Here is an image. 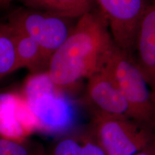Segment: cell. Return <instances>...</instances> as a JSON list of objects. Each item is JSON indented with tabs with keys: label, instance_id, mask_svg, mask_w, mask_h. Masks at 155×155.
Returning <instances> with one entry per match:
<instances>
[{
	"label": "cell",
	"instance_id": "277c9868",
	"mask_svg": "<svg viewBox=\"0 0 155 155\" xmlns=\"http://www.w3.org/2000/svg\"><path fill=\"white\" fill-rule=\"evenodd\" d=\"M91 131L106 155H135L155 141L149 127L131 119L97 111Z\"/></svg>",
	"mask_w": 155,
	"mask_h": 155
},
{
	"label": "cell",
	"instance_id": "52a82bcc",
	"mask_svg": "<svg viewBox=\"0 0 155 155\" xmlns=\"http://www.w3.org/2000/svg\"><path fill=\"white\" fill-rule=\"evenodd\" d=\"M87 81V96L95 111L131 119L129 106L107 61Z\"/></svg>",
	"mask_w": 155,
	"mask_h": 155
},
{
	"label": "cell",
	"instance_id": "9c48e42d",
	"mask_svg": "<svg viewBox=\"0 0 155 155\" xmlns=\"http://www.w3.org/2000/svg\"><path fill=\"white\" fill-rule=\"evenodd\" d=\"M134 58L155 94V0H150L141 20Z\"/></svg>",
	"mask_w": 155,
	"mask_h": 155
},
{
	"label": "cell",
	"instance_id": "8992f818",
	"mask_svg": "<svg viewBox=\"0 0 155 155\" xmlns=\"http://www.w3.org/2000/svg\"><path fill=\"white\" fill-rule=\"evenodd\" d=\"M115 45L134 56L139 26L150 0H95Z\"/></svg>",
	"mask_w": 155,
	"mask_h": 155
},
{
	"label": "cell",
	"instance_id": "3957f363",
	"mask_svg": "<svg viewBox=\"0 0 155 155\" xmlns=\"http://www.w3.org/2000/svg\"><path fill=\"white\" fill-rule=\"evenodd\" d=\"M107 62L127 101L131 119L150 128L155 121V94L134 56L115 46Z\"/></svg>",
	"mask_w": 155,
	"mask_h": 155
},
{
	"label": "cell",
	"instance_id": "9a60e30c",
	"mask_svg": "<svg viewBox=\"0 0 155 155\" xmlns=\"http://www.w3.org/2000/svg\"><path fill=\"white\" fill-rule=\"evenodd\" d=\"M135 155H155V141L150 146L147 147Z\"/></svg>",
	"mask_w": 155,
	"mask_h": 155
},
{
	"label": "cell",
	"instance_id": "30bf717a",
	"mask_svg": "<svg viewBox=\"0 0 155 155\" xmlns=\"http://www.w3.org/2000/svg\"><path fill=\"white\" fill-rule=\"evenodd\" d=\"M44 155H106L91 131L60 136Z\"/></svg>",
	"mask_w": 155,
	"mask_h": 155
},
{
	"label": "cell",
	"instance_id": "7c38bea8",
	"mask_svg": "<svg viewBox=\"0 0 155 155\" xmlns=\"http://www.w3.org/2000/svg\"><path fill=\"white\" fill-rule=\"evenodd\" d=\"M25 7L47 11L69 19H78L91 11L95 0H20Z\"/></svg>",
	"mask_w": 155,
	"mask_h": 155
},
{
	"label": "cell",
	"instance_id": "5b68a950",
	"mask_svg": "<svg viewBox=\"0 0 155 155\" xmlns=\"http://www.w3.org/2000/svg\"><path fill=\"white\" fill-rule=\"evenodd\" d=\"M71 19L47 11L25 7L12 12L6 22L36 42L50 62L52 55L71 34L75 25H71Z\"/></svg>",
	"mask_w": 155,
	"mask_h": 155
},
{
	"label": "cell",
	"instance_id": "7a4b0ae2",
	"mask_svg": "<svg viewBox=\"0 0 155 155\" xmlns=\"http://www.w3.org/2000/svg\"><path fill=\"white\" fill-rule=\"evenodd\" d=\"M22 95L35 118L38 131L58 137L69 132L75 123L74 107L47 73L43 79L28 82Z\"/></svg>",
	"mask_w": 155,
	"mask_h": 155
},
{
	"label": "cell",
	"instance_id": "4fadbf2b",
	"mask_svg": "<svg viewBox=\"0 0 155 155\" xmlns=\"http://www.w3.org/2000/svg\"><path fill=\"white\" fill-rule=\"evenodd\" d=\"M16 71L12 31L7 22H0V81Z\"/></svg>",
	"mask_w": 155,
	"mask_h": 155
},
{
	"label": "cell",
	"instance_id": "5bb4252c",
	"mask_svg": "<svg viewBox=\"0 0 155 155\" xmlns=\"http://www.w3.org/2000/svg\"><path fill=\"white\" fill-rule=\"evenodd\" d=\"M45 150L30 144L0 138V155H44Z\"/></svg>",
	"mask_w": 155,
	"mask_h": 155
},
{
	"label": "cell",
	"instance_id": "6da1fadb",
	"mask_svg": "<svg viewBox=\"0 0 155 155\" xmlns=\"http://www.w3.org/2000/svg\"><path fill=\"white\" fill-rule=\"evenodd\" d=\"M115 46L105 18L98 9H92L78 19L71 34L52 55L46 73L63 92L98 71Z\"/></svg>",
	"mask_w": 155,
	"mask_h": 155
},
{
	"label": "cell",
	"instance_id": "8fae6325",
	"mask_svg": "<svg viewBox=\"0 0 155 155\" xmlns=\"http://www.w3.org/2000/svg\"><path fill=\"white\" fill-rule=\"evenodd\" d=\"M9 25L14 40L17 71L27 68L32 73L46 72L49 62L38 44L22 31Z\"/></svg>",
	"mask_w": 155,
	"mask_h": 155
},
{
	"label": "cell",
	"instance_id": "ba28073f",
	"mask_svg": "<svg viewBox=\"0 0 155 155\" xmlns=\"http://www.w3.org/2000/svg\"><path fill=\"white\" fill-rule=\"evenodd\" d=\"M35 131L36 119L22 94H0V138L24 142Z\"/></svg>",
	"mask_w": 155,
	"mask_h": 155
},
{
	"label": "cell",
	"instance_id": "2e32d148",
	"mask_svg": "<svg viewBox=\"0 0 155 155\" xmlns=\"http://www.w3.org/2000/svg\"><path fill=\"white\" fill-rule=\"evenodd\" d=\"M13 0H0V8H5L10 5Z\"/></svg>",
	"mask_w": 155,
	"mask_h": 155
}]
</instances>
